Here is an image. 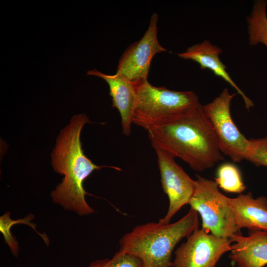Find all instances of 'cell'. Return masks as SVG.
<instances>
[{"label":"cell","instance_id":"cell-1","mask_svg":"<svg viewBox=\"0 0 267 267\" xmlns=\"http://www.w3.org/2000/svg\"><path fill=\"white\" fill-rule=\"evenodd\" d=\"M146 131L153 147L181 159L194 171H204L224 159L200 103L171 122Z\"/></svg>","mask_w":267,"mask_h":267},{"label":"cell","instance_id":"cell-2","mask_svg":"<svg viewBox=\"0 0 267 267\" xmlns=\"http://www.w3.org/2000/svg\"><path fill=\"white\" fill-rule=\"evenodd\" d=\"M89 122L85 114L73 117L69 125L61 131L51 154L54 171L64 176L51 192L53 201L82 216L94 212L85 199L83 182L92 172L105 167L96 165L84 153L80 135Z\"/></svg>","mask_w":267,"mask_h":267},{"label":"cell","instance_id":"cell-3","mask_svg":"<svg viewBox=\"0 0 267 267\" xmlns=\"http://www.w3.org/2000/svg\"><path fill=\"white\" fill-rule=\"evenodd\" d=\"M199 214L190 208L178 221L135 226L119 241V251L138 258L143 267H173V252L179 242L199 228Z\"/></svg>","mask_w":267,"mask_h":267},{"label":"cell","instance_id":"cell-4","mask_svg":"<svg viewBox=\"0 0 267 267\" xmlns=\"http://www.w3.org/2000/svg\"><path fill=\"white\" fill-rule=\"evenodd\" d=\"M134 85L136 99L133 123L146 131L171 122L200 103L198 96L192 91L156 87L148 81Z\"/></svg>","mask_w":267,"mask_h":267},{"label":"cell","instance_id":"cell-5","mask_svg":"<svg viewBox=\"0 0 267 267\" xmlns=\"http://www.w3.org/2000/svg\"><path fill=\"white\" fill-rule=\"evenodd\" d=\"M195 190L189 205L200 216L202 229L214 236L230 240L241 234L236 226L227 197L214 180L196 175Z\"/></svg>","mask_w":267,"mask_h":267},{"label":"cell","instance_id":"cell-6","mask_svg":"<svg viewBox=\"0 0 267 267\" xmlns=\"http://www.w3.org/2000/svg\"><path fill=\"white\" fill-rule=\"evenodd\" d=\"M235 95L225 88L203 108L214 128L221 152L233 162H240L246 159L251 141L239 131L231 117V101Z\"/></svg>","mask_w":267,"mask_h":267},{"label":"cell","instance_id":"cell-7","mask_svg":"<svg viewBox=\"0 0 267 267\" xmlns=\"http://www.w3.org/2000/svg\"><path fill=\"white\" fill-rule=\"evenodd\" d=\"M158 14L154 13L143 36L126 48L119 61L116 72L125 76L134 85L148 81L153 57L166 51L158 39Z\"/></svg>","mask_w":267,"mask_h":267},{"label":"cell","instance_id":"cell-8","mask_svg":"<svg viewBox=\"0 0 267 267\" xmlns=\"http://www.w3.org/2000/svg\"><path fill=\"white\" fill-rule=\"evenodd\" d=\"M153 148L157 155L162 187L169 201L167 214L159 222L167 224L183 206L189 204L195 190V181L176 163L174 156L158 147Z\"/></svg>","mask_w":267,"mask_h":267},{"label":"cell","instance_id":"cell-9","mask_svg":"<svg viewBox=\"0 0 267 267\" xmlns=\"http://www.w3.org/2000/svg\"><path fill=\"white\" fill-rule=\"evenodd\" d=\"M175 251L173 267H215L231 250V241L196 229Z\"/></svg>","mask_w":267,"mask_h":267},{"label":"cell","instance_id":"cell-10","mask_svg":"<svg viewBox=\"0 0 267 267\" xmlns=\"http://www.w3.org/2000/svg\"><path fill=\"white\" fill-rule=\"evenodd\" d=\"M87 75L98 77L107 82L112 100V107L116 108L120 114L123 134L130 135L136 99L133 83L117 72L114 75H107L93 69L89 70Z\"/></svg>","mask_w":267,"mask_h":267},{"label":"cell","instance_id":"cell-11","mask_svg":"<svg viewBox=\"0 0 267 267\" xmlns=\"http://www.w3.org/2000/svg\"><path fill=\"white\" fill-rule=\"evenodd\" d=\"M222 49L212 44L209 41L205 40L199 44L188 47L183 52L177 54L180 58L190 60L197 63L202 70H210L215 76H218L233 88L242 97L245 106L248 111L254 107L253 102L234 83L226 71V66L220 60L219 55Z\"/></svg>","mask_w":267,"mask_h":267},{"label":"cell","instance_id":"cell-12","mask_svg":"<svg viewBox=\"0 0 267 267\" xmlns=\"http://www.w3.org/2000/svg\"><path fill=\"white\" fill-rule=\"evenodd\" d=\"M231 250L229 258L237 267H265L267 265V232L251 231L230 240Z\"/></svg>","mask_w":267,"mask_h":267},{"label":"cell","instance_id":"cell-13","mask_svg":"<svg viewBox=\"0 0 267 267\" xmlns=\"http://www.w3.org/2000/svg\"><path fill=\"white\" fill-rule=\"evenodd\" d=\"M238 229L246 228L249 231L267 232V197L255 198L251 192L240 194L235 198L227 197Z\"/></svg>","mask_w":267,"mask_h":267},{"label":"cell","instance_id":"cell-14","mask_svg":"<svg viewBox=\"0 0 267 267\" xmlns=\"http://www.w3.org/2000/svg\"><path fill=\"white\" fill-rule=\"evenodd\" d=\"M267 0H255L250 15L247 17L248 44H259L267 47Z\"/></svg>","mask_w":267,"mask_h":267},{"label":"cell","instance_id":"cell-15","mask_svg":"<svg viewBox=\"0 0 267 267\" xmlns=\"http://www.w3.org/2000/svg\"><path fill=\"white\" fill-rule=\"evenodd\" d=\"M215 181L227 192L241 194L246 188L238 168L229 163H223L218 168Z\"/></svg>","mask_w":267,"mask_h":267},{"label":"cell","instance_id":"cell-16","mask_svg":"<svg viewBox=\"0 0 267 267\" xmlns=\"http://www.w3.org/2000/svg\"><path fill=\"white\" fill-rule=\"evenodd\" d=\"M89 267H143L141 261L136 256L118 251L111 259L92 261Z\"/></svg>","mask_w":267,"mask_h":267},{"label":"cell","instance_id":"cell-17","mask_svg":"<svg viewBox=\"0 0 267 267\" xmlns=\"http://www.w3.org/2000/svg\"><path fill=\"white\" fill-rule=\"evenodd\" d=\"M246 160L257 166L267 168V137L251 140Z\"/></svg>","mask_w":267,"mask_h":267}]
</instances>
